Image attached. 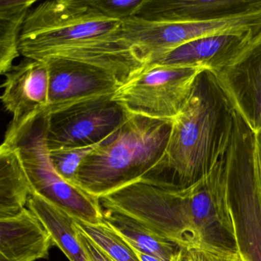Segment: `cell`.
Listing matches in <instances>:
<instances>
[{"label":"cell","instance_id":"cell-1","mask_svg":"<svg viewBox=\"0 0 261 261\" xmlns=\"http://www.w3.org/2000/svg\"><path fill=\"white\" fill-rule=\"evenodd\" d=\"M121 24L103 16L91 0L45 1L33 7L25 19L21 55L88 64L111 73L123 85L146 65L120 36Z\"/></svg>","mask_w":261,"mask_h":261},{"label":"cell","instance_id":"cell-2","mask_svg":"<svg viewBox=\"0 0 261 261\" xmlns=\"http://www.w3.org/2000/svg\"><path fill=\"white\" fill-rule=\"evenodd\" d=\"M236 111L215 74L202 71L173 119L166 153L154 179L185 189L212 170L227 149Z\"/></svg>","mask_w":261,"mask_h":261},{"label":"cell","instance_id":"cell-3","mask_svg":"<svg viewBox=\"0 0 261 261\" xmlns=\"http://www.w3.org/2000/svg\"><path fill=\"white\" fill-rule=\"evenodd\" d=\"M172 123L128 113L121 127L84 160L77 172V186L98 198L133 181L155 178Z\"/></svg>","mask_w":261,"mask_h":261},{"label":"cell","instance_id":"cell-4","mask_svg":"<svg viewBox=\"0 0 261 261\" xmlns=\"http://www.w3.org/2000/svg\"><path fill=\"white\" fill-rule=\"evenodd\" d=\"M48 114L45 111L25 120L12 122L4 140L19 152L33 192L66 211L74 219L91 224L103 222L97 198L66 181L56 171L48 146Z\"/></svg>","mask_w":261,"mask_h":261},{"label":"cell","instance_id":"cell-5","mask_svg":"<svg viewBox=\"0 0 261 261\" xmlns=\"http://www.w3.org/2000/svg\"><path fill=\"white\" fill-rule=\"evenodd\" d=\"M253 134L239 115L224 152L225 195L238 251L261 261V195L253 171Z\"/></svg>","mask_w":261,"mask_h":261},{"label":"cell","instance_id":"cell-6","mask_svg":"<svg viewBox=\"0 0 261 261\" xmlns=\"http://www.w3.org/2000/svg\"><path fill=\"white\" fill-rule=\"evenodd\" d=\"M261 31V9L219 20L198 22H156L137 17L122 22L120 36L146 66L163 55L200 38L224 33Z\"/></svg>","mask_w":261,"mask_h":261},{"label":"cell","instance_id":"cell-7","mask_svg":"<svg viewBox=\"0 0 261 261\" xmlns=\"http://www.w3.org/2000/svg\"><path fill=\"white\" fill-rule=\"evenodd\" d=\"M201 71L198 68L146 67L122 85L113 98L130 114L172 121L189 100Z\"/></svg>","mask_w":261,"mask_h":261},{"label":"cell","instance_id":"cell-8","mask_svg":"<svg viewBox=\"0 0 261 261\" xmlns=\"http://www.w3.org/2000/svg\"><path fill=\"white\" fill-rule=\"evenodd\" d=\"M113 97L93 99L48 114L49 150L97 146L112 137L128 117Z\"/></svg>","mask_w":261,"mask_h":261},{"label":"cell","instance_id":"cell-9","mask_svg":"<svg viewBox=\"0 0 261 261\" xmlns=\"http://www.w3.org/2000/svg\"><path fill=\"white\" fill-rule=\"evenodd\" d=\"M43 61L49 73V102L45 111L48 114L93 99L114 96L122 86L115 76L88 64L57 57Z\"/></svg>","mask_w":261,"mask_h":261},{"label":"cell","instance_id":"cell-10","mask_svg":"<svg viewBox=\"0 0 261 261\" xmlns=\"http://www.w3.org/2000/svg\"><path fill=\"white\" fill-rule=\"evenodd\" d=\"M215 76L253 134L261 129V31Z\"/></svg>","mask_w":261,"mask_h":261},{"label":"cell","instance_id":"cell-11","mask_svg":"<svg viewBox=\"0 0 261 261\" xmlns=\"http://www.w3.org/2000/svg\"><path fill=\"white\" fill-rule=\"evenodd\" d=\"M3 105L19 123L45 111L49 102V73L43 60L25 58L4 74Z\"/></svg>","mask_w":261,"mask_h":261},{"label":"cell","instance_id":"cell-12","mask_svg":"<svg viewBox=\"0 0 261 261\" xmlns=\"http://www.w3.org/2000/svg\"><path fill=\"white\" fill-rule=\"evenodd\" d=\"M255 36L244 33L204 36L163 55L146 67L198 68L216 74L227 67Z\"/></svg>","mask_w":261,"mask_h":261},{"label":"cell","instance_id":"cell-13","mask_svg":"<svg viewBox=\"0 0 261 261\" xmlns=\"http://www.w3.org/2000/svg\"><path fill=\"white\" fill-rule=\"evenodd\" d=\"M260 9L261 0H144L134 17L172 23L207 22Z\"/></svg>","mask_w":261,"mask_h":261},{"label":"cell","instance_id":"cell-14","mask_svg":"<svg viewBox=\"0 0 261 261\" xmlns=\"http://www.w3.org/2000/svg\"><path fill=\"white\" fill-rule=\"evenodd\" d=\"M53 245L49 233L28 207L0 219V261L45 259Z\"/></svg>","mask_w":261,"mask_h":261},{"label":"cell","instance_id":"cell-15","mask_svg":"<svg viewBox=\"0 0 261 261\" xmlns=\"http://www.w3.org/2000/svg\"><path fill=\"white\" fill-rule=\"evenodd\" d=\"M32 193L33 188L17 149L4 140L0 146V219L22 212Z\"/></svg>","mask_w":261,"mask_h":261},{"label":"cell","instance_id":"cell-16","mask_svg":"<svg viewBox=\"0 0 261 261\" xmlns=\"http://www.w3.org/2000/svg\"><path fill=\"white\" fill-rule=\"evenodd\" d=\"M27 206L43 224L54 245L58 246L70 261H88L77 240L74 218L34 192L29 198Z\"/></svg>","mask_w":261,"mask_h":261},{"label":"cell","instance_id":"cell-17","mask_svg":"<svg viewBox=\"0 0 261 261\" xmlns=\"http://www.w3.org/2000/svg\"><path fill=\"white\" fill-rule=\"evenodd\" d=\"M103 221L137 250L164 261H181L183 249L134 220L103 210Z\"/></svg>","mask_w":261,"mask_h":261},{"label":"cell","instance_id":"cell-18","mask_svg":"<svg viewBox=\"0 0 261 261\" xmlns=\"http://www.w3.org/2000/svg\"><path fill=\"white\" fill-rule=\"evenodd\" d=\"M35 0H0V73H8L21 55L20 39Z\"/></svg>","mask_w":261,"mask_h":261},{"label":"cell","instance_id":"cell-19","mask_svg":"<svg viewBox=\"0 0 261 261\" xmlns=\"http://www.w3.org/2000/svg\"><path fill=\"white\" fill-rule=\"evenodd\" d=\"M75 220L77 227L115 261H140L133 247L103 222L91 224Z\"/></svg>","mask_w":261,"mask_h":261},{"label":"cell","instance_id":"cell-20","mask_svg":"<svg viewBox=\"0 0 261 261\" xmlns=\"http://www.w3.org/2000/svg\"><path fill=\"white\" fill-rule=\"evenodd\" d=\"M100 145L49 150L50 158L56 171L66 181L77 186V172L85 158Z\"/></svg>","mask_w":261,"mask_h":261},{"label":"cell","instance_id":"cell-21","mask_svg":"<svg viewBox=\"0 0 261 261\" xmlns=\"http://www.w3.org/2000/svg\"><path fill=\"white\" fill-rule=\"evenodd\" d=\"M143 2L144 0H91L103 16L120 22L135 16Z\"/></svg>","mask_w":261,"mask_h":261},{"label":"cell","instance_id":"cell-22","mask_svg":"<svg viewBox=\"0 0 261 261\" xmlns=\"http://www.w3.org/2000/svg\"><path fill=\"white\" fill-rule=\"evenodd\" d=\"M181 261H247L239 251L201 248L183 250Z\"/></svg>","mask_w":261,"mask_h":261},{"label":"cell","instance_id":"cell-23","mask_svg":"<svg viewBox=\"0 0 261 261\" xmlns=\"http://www.w3.org/2000/svg\"><path fill=\"white\" fill-rule=\"evenodd\" d=\"M77 228V237L79 243L88 258V261H115L97 246L92 240L90 239L79 227L75 222Z\"/></svg>","mask_w":261,"mask_h":261},{"label":"cell","instance_id":"cell-24","mask_svg":"<svg viewBox=\"0 0 261 261\" xmlns=\"http://www.w3.org/2000/svg\"><path fill=\"white\" fill-rule=\"evenodd\" d=\"M253 171L261 195V129L253 135Z\"/></svg>","mask_w":261,"mask_h":261},{"label":"cell","instance_id":"cell-25","mask_svg":"<svg viewBox=\"0 0 261 261\" xmlns=\"http://www.w3.org/2000/svg\"><path fill=\"white\" fill-rule=\"evenodd\" d=\"M133 249H134L135 253H137L140 261H164L163 259H160V258L156 257V256H152V255L147 254V253H143V252L140 251V250H137L134 247H133Z\"/></svg>","mask_w":261,"mask_h":261}]
</instances>
